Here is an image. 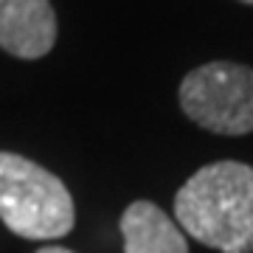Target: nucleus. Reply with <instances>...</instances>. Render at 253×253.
<instances>
[{
    "label": "nucleus",
    "instance_id": "obj_1",
    "mask_svg": "<svg viewBox=\"0 0 253 253\" xmlns=\"http://www.w3.org/2000/svg\"><path fill=\"white\" fill-rule=\"evenodd\" d=\"M174 219L219 253H253V166L208 163L174 194Z\"/></svg>",
    "mask_w": 253,
    "mask_h": 253
},
{
    "label": "nucleus",
    "instance_id": "obj_2",
    "mask_svg": "<svg viewBox=\"0 0 253 253\" xmlns=\"http://www.w3.org/2000/svg\"><path fill=\"white\" fill-rule=\"evenodd\" d=\"M0 219L23 239H59L73 231L76 208L54 172L23 155L0 152Z\"/></svg>",
    "mask_w": 253,
    "mask_h": 253
},
{
    "label": "nucleus",
    "instance_id": "obj_3",
    "mask_svg": "<svg viewBox=\"0 0 253 253\" xmlns=\"http://www.w3.org/2000/svg\"><path fill=\"white\" fill-rule=\"evenodd\" d=\"M180 110L208 132H253V68L236 62L194 68L180 82Z\"/></svg>",
    "mask_w": 253,
    "mask_h": 253
},
{
    "label": "nucleus",
    "instance_id": "obj_4",
    "mask_svg": "<svg viewBox=\"0 0 253 253\" xmlns=\"http://www.w3.org/2000/svg\"><path fill=\"white\" fill-rule=\"evenodd\" d=\"M56 42L51 0H0V48L17 59H40Z\"/></svg>",
    "mask_w": 253,
    "mask_h": 253
},
{
    "label": "nucleus",
    "instance_id": "obj_5",
    "mask_svg": "<svg viewBox=\"0 0 253 253\" xmlns=\"http://www.w3.org/2000/svg\"><path fill=\"white\" fill-rule=\"evenodd\" d=\"M124 253H189L186 236L161 206L135 200L121 214Z\"/></svg>",
    "mask_w": 253,
    "mask_h": 253
},
{
    "label": "nucleus",
    "instance_id": "obj_6",
    "mask_svg": "<svg viewBox=\"0 0 253 253\" xmlns=\"http://www.w3.org/2000/svg\"><path fill=\"white\" fill-rule=\"evenodd\" d=\"M37 253H73L68 248H59V245H45V248H40Z\"/></svg>",
    "mask_w": 253,
    "mask_h": 253
},
{
    "label": "nucleus",
    "instance_id": "obj_7",
    "mask_svg": "<svg viewBox=\"0 0 253 253\" xmlns=\"http://www.w3.org/2000/svg\"><path fill=\"white\" fill-rule=\"evenodd\" d=\"M239 3H248V6H253V0H239Z\"/></svg>",
    "mask_w": 253,
    "mask_h": 253
}]
</instances>
